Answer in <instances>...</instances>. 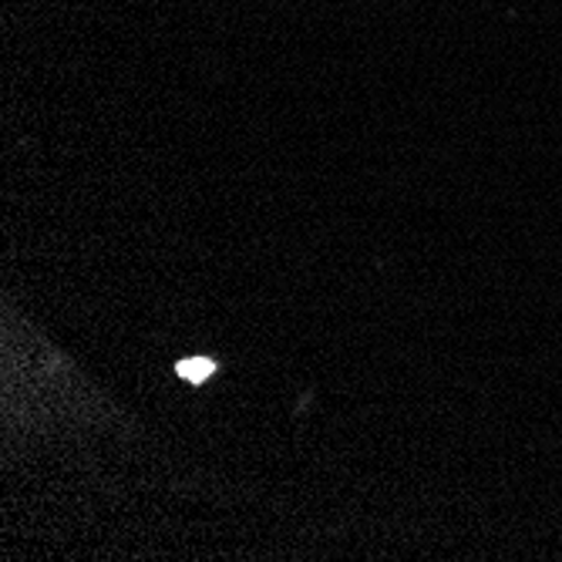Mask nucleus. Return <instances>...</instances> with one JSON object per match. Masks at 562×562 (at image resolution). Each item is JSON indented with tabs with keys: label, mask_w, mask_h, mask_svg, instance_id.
Wrapping results in <instances>:
<instances>
[{
	"label": "nucleus",
	"mask_w": 562,
	"mask_h": 562,
	"mask_svg": "<svg viewBox=\"0 0 562 562\" xmlns=\"http://www.w3.org/2000/svg\"><path fill=\"white\" fill-rule=\"evenodd\" d=\"M213 371H216V364L206 361V357H189V361L179 364V378H186L189 384H202L206 378H213Z\"/></svg>",
	"instance_id": "obj_1"
}]
</instances>
